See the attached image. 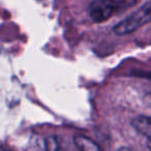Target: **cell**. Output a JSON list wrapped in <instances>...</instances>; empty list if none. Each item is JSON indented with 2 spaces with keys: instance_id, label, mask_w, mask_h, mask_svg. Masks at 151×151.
<instances>
[{
  "instance_id": "1",
  "label": "cell",
  "mask_w": 151,
  "mask_h": 151,
  "mask_svg": "<svg viewBox=\"0 0 151 151\" xmlns=\"http://www.w3.org/2000/svg\"><path fill=\"white\" fill-rule=\"evenodd\" d=\"M134 2L137 0H93L88 6V13L93 22L103 23Z\"/></svg>"
},
{
  "instance_id": "2",
  "label": "cell",
  "mask_w": 151,
  "mask_h": 151,
  "mask_svg": "<svg viewBox=\"0 0 151 151\" xmlns=\"http://www.w3.org/2000/svg\"><path fill=\"white\" fill-rule=\"evenodd\" d=\"M149 22H151V1L145 3L128 17L116 24L113 27V31L117 35H126L132 33Z\"/></svg>"
},
{
  "instance_id": "3",
  "label": "cell",
  "mask_w": 151,
  "mask_h": 151,
  "mask_svg": "<svg viewBox=\"0 0 151 151\" xmlns=\"http://www.w3.org/2000/svg\"><path fill=\"white\" fill-rule=\"evenodd\" d=\"M132 125L139 134L151 140V117L149 116H138L134 118Z\"/></svg>"
},
{
  "instance_id": "4",
  "label": "cell",
  "mask_w": 151,
  "mask_h": 151,
  "mask_svg": "<svg viewBox=\"0 0 151 151\" xmlns=\"http://www.w3.org/2000/svg\"><path fill=\"white\" fill-rule=\"evenodd\" d=\"M73 142L79 151H103L94 141L87 137L76 136L73 138Z\"/></svg>"
},
{
  "instance_id": "5",
  "label": "cell",
  "mask_w": 151,
  "mask_h": 151,
  "mask_svg": "<svg viewBox=\"0 0 151 151\" xmlns=\"http://www.w3.org/2000/svg\"><path fill=\"white\" fill-rule=\"evenodd\" d=\"M45 145H46V151H64L59 144L56 137L50 136L46 138L45 140Z\"/></svg>"
},
{
  "instance_id": "6",
  "label": "cell",
  "mask_w": 151,
  "mask_h": 151,
  "mask_svg": "<svg viewBox=\"0 0 151 151\" xmlns=\"http://www.w3.org/2000/svg\"><path fill=\"white\" fill-rule=\"evenodd\" d=\"M29 151H46V145H45V141L42 142L37 139V140L32 141V144H30V150Z\"/></svg>"
},
{
  "instance_id": "7",
  "label": "cell",
  "mask_w": 151,
  "mask_h": 151,
  "mask_svg": "<svg viewBox=\"0 0 151 151\" xmlns=\"http://www.w3.org/2000/svg\"><path fill=\"white\" fill-rule=\"evenodd\" d=\"M118 151H134V150H132V149L127 148V147H122V148H120Z\"/></svg>"
},
{
  "instance_id": "8",
  "label": "cell",
  "mask_w": 151,
  "mask_h": 151,
  "mask_svg": "<svg viewBox=\"0 0 151 151\" xmlns=\"http://www.w3.org/2000/svg\"><path fill=\"white\" fill-rule=\"evenodd\" d=\"M147 146H148V148L151 150V140H148V143H147Z\"/></svg>"
}]
</instances>
